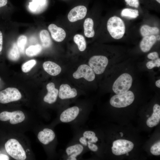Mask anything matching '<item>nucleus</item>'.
<instances>
[{"label":"nucleus","mask_w":160,"mask_h":160,"mask_svg":"<svg viewBox=\"0 0 160 160\" xmlns=\"http://www.w3.org/2000/svg\"><path fill=\"white\" fill-rule=\"evenodd\" d=\"M89 114L88 110L78 106L63 109L59 113V121L71 125L72 128L84 126Z\"/></svg>","instance_id":"nucleus-1"},{"label":"nucleus","mask_w":160,"mask_h":160,"mask_svg":"<svg viewBox=\"0 0 160 160\" xmlns=\"http://www.w3.org/2000/svg\"><path fill=\"white\" fill-rule=\"evenodd\" d=\"M87 152L81 144L72 139L66 146L63 152V160H77L81 159L83 155Z\"/></svg>","instance_id":"nucleus-2"},{"label":"nucleus","mask_w":160,"mask_h":160,"mask_svg":"<svg viewBox=\"0 0 160 160\" xmlns=\"http://www.w3.org/2000/svg\"><path fill=\"white\" fill-rule=\"evenodd\" d=\"M107 30L113 38L119 39L121 38L125 33V27L124 22L119 17L113 16L108 20Z\"/></svg>","instance_id":"nucleus-3"},{"label":"nucleus","mask_w":160,"mask_h":160,"mask_svg":"<svg viewBox=\"0 0 160 160\" xmlns=\"http://www.w3.org/2000/svg\"><path fill=\"white\" fill-rule=\"evenodd\" d=\"M133 78L127 73L120 75L115 81L112 87L113 91L116 94H123L129 90L133 83Z\"/></svg>","instance_id":"nucleus-4"},{"label":"nucleus","mask_w":160,"mask_h":160,"mask_svg":"<svg viewBox=\"0 0 160 160\" xmlns=\"http://www.w3.org/2000/svg\"><path fill=\"white\" fill-rule=\"evenodd\" d=\"M5 147L9 155L17 160H24L26 158L25 152L21 145L16 139H11L5 143Z\"/></svg>","instance_id":"nucleus-5"},{"label":"nucleus","mask_w":160,"mask_h":160,"mask_svg":"<svg viewBox=\"0 0 160 160\" xmlns=\"http://www.w3.org/2000/svg\"><path fill=\"white\" fill-rule=\"evenodd\" d=\"M135 98L133 92L128 90L122 94L114 95L111 98L110 103L111 105L116 108H124L131 104Z\"/></svg>","instance_id":"nucleus-6"},{"label":"nucleus","mask_w":160,"mask_h":160,"mask_svg":"<svg viewBox=\"0 0 160 160\" xmlns=\"http://www.w3.org/2000/svg\"><path fill=\"white\" fill-rule=\"evenodd\" d=\"M108 63V60L103 55H95L89 60V66L92 68L95 73L98 75L102 74L105 71Z\"/></svg>","instance_id":"nucleus-7"},{"label":"nucleus","mask_w":160,"mask_h":160,"mask_svg":"<svg viewBox=\"0 0 160 160\" xmlns=\"http://www.w3.org/2000/svg\"><path fill=\"white\" fill-rule=\"evenodd\" d=\"M134 146L133 143L130 141L124 139L118 140L113 142L112 151L116 155H121L130 151Z\"/></svg>","instance_id":"nucleus-8"},{"label":"nucleus","mask_w":160,"mask_h":160,"mask_svg":"<svg viewBox=\"0 0 160 160\" xmlns=\"http://www.w3.org/2000/svg\"><path fill=\"white\" fill-rule=\"evenodd\" d=\"M22 95L16 88L8 87L0 92V103L5 104L20 100Z\"/></svg>","instance_id":"nucleus-9"},{"label":"nucleus","mask_w":160,"mask_h":160,"mask_svg":"<svg viewBox=\"0 0 160 160\" xmlns=\"http://www.w3.org/2000/svg\"><path fill=\"white\" fill-rule=\"evenodd\" d=\"M73 77L78 79L84 78L89 81H93L95 78V73L92 68L86 64L80 65L73 75Z\"/></svg>","instance_id":"nucleus-10"},{"label":"nucleus","mask_w":160,"mask_h":160,"mask_svg":"<svg viewBox=\"0 0 160 160\" xmlns=\"http://www.w3.org/2000/svg\"><path fill=\"white\" fill-rule=\"evenodd\" d=\"M25 119L24 114L20 111H16L12 112L4 111L0 113L1 121H6L10 120V123L12 124L20 123Z\"/></svg>","instance_id":"nucleus-11"},{"label":"nucleus","mask_w":160,"mask_h":160,"mask_svg":"<svg viewBox=\"0 0 160 160\" xmlns=\"http://www.w3.org/2000/svg\"><path fill=\"white\" fill-rule=\"evenodd\" d=\"M87 12V8L83 5L76 6L72 9L69 12L68 18L71 22L83 19L86 16Z\"/></svg>","instance_id":"nucleus-12"},{"label":"nucleus","mask_w":160,"mask_h":160,"mask_svg":"<svg viewBox=\"0 0 160 160\" xmlns=\"http://www.w3.org/2000/svg\"><path fill=\"white\" fill-rule=\"evenodd\" d=\"M77 92L75 88H71L67 84H62L58 91V96L60 99L63 100H68L75 97Z\"/></svg>","instance_id":"nucleus-13"},{"label":"nucleus","mask_w":160,"mask_h":160,"mask_svg":"<svg viewBox=\"0 0 160 160\" xmlns=\"http://www.w3.org/2000/svg\"><path fill=\"white\" fill-rule=\"evenodd\" d=\"M37 137L41 143L44 145H47L54 140L56 135L52 129L46 128L39 132Z\"/></svg>","instance_id":"nucleus-14"},{"label":"nucleus","mask_w":160,"mask_h":160,"mask_svg":"<svg viewBox=\"0 0 160 160\" xmlns=\"http://www.w3.org/2000/svg\"><path fill=\"white\" fill-rule=\"evenodd\" d=\"M46 88L47 93L44 97V101L49 104L53 103L57 100L58 90L55 88V85L52 82L48 83L47 85Z\"/></svg>","instance_id":"nucleus-15"},{"label":"nucleus","mask_w":160,"mask_h":160,"mask_svg":"<svg viewBox=\"0 0 160 160\" xmlns=\"http://www.w3.org/2000/svg\"><path fill=\"white\" fill-rule=\"evenodd\" d=\"M48 29L52 38L55 41L60 42L65 39L66 34L64 30L53 24L49 25Z\"/></svg>","instance_id":"nucleus-16"},{"label":"nucleus","mask_w":160,"mask_h":160,"mask_svg":"<svg viewBox=\"0 0 160 160\" xmlns=\"http://www.w3.org/2000/svg\"><path fill=\"white\" fill-rule=\"evenodd\" d=\"M157 40L156 37L154 35L143 37L140 44L141 50L144 52L149 51L156 43Z\"/></svg>","instance_id":"nucleus-17"},{"label":"nucleus","mask_w":160,"mask_h":160,"mask_svg":"<svg viewBox=\"0 0 160 160\" xmlns=\"http://www.w3.org/2000/svg\"><path fill=\"white\" fill-rule=\"evenodd\" d=\"M153 112L151 116L146 121V124L150 127L156 126L160 120V106L157 104H155L153 108Z\"/></svg>","instance_id":"nucleus-18"},{"label":"nucleus","mask_w":160,"mask_h":160,"mask_svg":"<svg viewBox=\"0 0 160 160\" xmlns=\"http://www.w3.org/2000/svg\"><path fill=\"white\" fill-rule=\"evenodd\" d=\"M44 70L48 74L52 76H56L61 72V67L55 63L51 61L44 62L43 64Z\"/></svg>","instance_id":"nucleus-19"},{"label":"nucleus","mask_w":160,"mask_h":160,"mask_svg":"<svg viewBox=\"0 0 160 160\" xmlns=\"http://www.w3.org/2000/svg\"><path fill=\"white\" fill-rule=\"evenodd\" d=\"M94 22L90 18H86L84 22L83 27L85 36L88 38L93 37L95 32L93 29Z\"/></svg>","instance_id":"nucleus-20"},{"label":"nucleus","mask_w":160,"mask_h":160,"mask_svg":"<svg viewBox=\"0 0 160 160\" xmlns=\"http://www.w3.org/2000/svg\"><path fill=\"white\" fill-rule=\"evenodd\" d=\"M140 31L142 36L144 37L158 34L159 30L156 27H152L145 25L141 26Z\"/></svg>","instance_id":"nucleus-21"},{"label":"nucleus","mask_w":160,"mask_h":160,"mask_svg":"<svg viewBox=\"0 0 160 160\" xmlns=\"http://www.w3.org/2000/svg\"><path fill=\"white\" fill-rule=\"evenodd\" d=\"M39 35L42 46L46 48L50 47L52 42L48 31L46 30H43L40 32Z\"/></svg>","instance_id":"nucleus-22"},{"label":"nucleus","mask_w":160,"mask_h":160,"mask_svg":"<svg viewBox=\"0 0 160 160\" xmlns=\"http://www.w3.org/2000/svg\"><path fill=\"white\" fill-rule=\"evenodd\" d=\"M7 56L9 59L12 61H17L19 59L20 52L16 43L13 44L8 52Z\"/></svg>","instance_id":"nucleus-23"},{"label":"nucleus","mask_w":160,"mask_h":160,"mask_svg":"<svg viewBox=\"0 0 160 160\" xmlns=\"http://www.w3.org/2000/svg\"><path fill=\"white\" fill-rule=\"evenodd\" d=\"M74 42L77 45L79 50L83 51L86 47V43L84 37L81 35L77 34L73 37Z\"/></svg>","instance_id":"nucleus-24"},{"label":"nucleus","mask_w":160,"mask_h":160,"mask_svg":"<svg viewBox=\"0 0 160 160\" xmlns=\"http://www.w3.org/2000/svg\"><path fill=\"white\" fill-rule=\"evenodd\" d=\"M121 15L122 17L130 19L135 18L138 16L139 12L136 9L126 8L121 11Z\"/></svg>","instance_id":"nucleus-25"},{"label":"nucleus","mask_w":160,"mask_h":160,"mask_svg":"<svg viewBox=\"0 0 160 160\" xmlns=\"http://www.w3.org/2000/svg\"><path fill=\"white\" fill-rule=\"evenodd\" d=\"M32 2L29 3V5L30 10L33 12H37L44 6L45 0H32Z\"/></svg>","instance_id":"nucleus-26"},{"label":"nucleus","mask_w":160,"mask_h":160,"mask_svg":"<svg viewBox=\"0 0 160 160\" xmlns=\"http://www.w3.org/2000/svg\"><path fill=\"white\" fill-rule=\"evenodd\" d=\"M42 47L39 44L31 45L25 50L26 55L29 57H33L39 54L41 51Z\"/></svg>","instance_id":"nucleus-27"},{"label":"nucleus","mask_w":160,"mask_h":160,"mask_svg":"<svg viewBox=\"0 0 160 160\" xmlns=\"http://www.w3.org/2000/svg\"><path fill=\"white\" fill-rule=\"evenodd\" d=\"M27 41V37L24 35L20 36L18 38L17 45L20 52L24 54L25 45Z\"/></svg>","instance_id":"nucleus-28"},{"label":"nucleus","mask_w":160,"mask_h":160,"mask_svg":"<svg viewBox=\"0 0 160 160\" xmlns=\"http://www.w3.org/2000/svg\"><path fill=\"white\" fill-rule=\"evenodd\" d=\"M36 61L34 60H29L23 64L21 69L24 73H27L35 65Z\"/></svg>","instance_id":"nucleus-29"},{"label":"nucleus","mask_w":160,"mask_h":160,"mask_svg":"<svg viewBox=\"0 0 160 160\" xmlns=\"http://www.w3.org/2000/svg\"><path fill=\"white\" fill-rule=\"evenodd\" d=\"M146 66L149 69H151L155 67L159 68L160 67V59L159 58L154 60H151L147 62Z\"/></svg>","instance_id":"nucleus-30"},{"label":"nucleus","mask_w":160,"mask_h":160,"mask_svg":"<svg viewBox=\"0 0 160 160\" xmlns=\"http://www.w3.org/2000/svg\"><path fill=\"white\" fill-rule=\"evenodd\" d=\"M150 151L153 155L158 156L160 155V142L159 141L154 144L151 147Z\"/></svg>","instance_id":"nucleus-31"},{"label":"nucleus","mask_w":160,"mask_h":160,"mask_svg":"<svg viewBox=\"0 0 160 160\" xmlns=\"http://www.w3.org/2000/svg\"><path fill=\"white\" fill-rule=\"evenodd\" d=\"M127 4L130 6L138 8L140 4L139 0H124Z\"/></svg>","instance_id":"nucleus-32"},{"label":"nucleus","mask_w":160,"mask_h":160,"mask_svg":"<svg viewBox=\"0 0 160 160\" xmlns=\"http://www.w3.org/2000/svg\"><path fill=\"white\" fill-rule=\"evenodd\" d=\"M147 58L151 60H154L159 58V55L156 52H154L148 54L147 56Z\"/></svg>","instance_id":"nucleus-33"},{"label":"nucleus","mask_w":160,"mask_h":160,"mask_svg":"<svg viewBox=\"0 0 160 160\" xmlns=\"http://www.w3.org/2000/svg\"><path fill=\"white\" fill-rule=\"evenodd\" d=\"M9 157L6 155L0 153V160H9Z\"/></svg>","instance_id":"nucleus-34"},{"label":"nucleus","mask_w":160,"mask_h":160,"mask_svg":"<svg viewBox=\"0 0 160 160\" xmlns=\"http://www.w3.org/2000/svg\"><path fill=\"white\" fill-rule=\"evenodd\" d=\"M3 36L1 32L0 31V52L2 49Z\"/></svg>","instance_id":"nucleus-35"},{"label":"nucleus","mask_w":160,"mask_h":160,"mask_svg":"<svg viewBox=\"0 0 160 160\" xmlns=\"http://www.w3.org/2000/svg\"><path fill=\"white\" fill-rule=\"evenodd\" d=\"M7 2V0H0V7L5 6Z\"/></svg>","instance_id":"nucleus-36"},{"label":"nucleus","mask_w":160,"mask_h":160,"mask_svg":"<svg viewBox=\"0 0 160 160\" xmlns=\"http://www.w3.org/2000/svg\"><path fill=\"white\" fill-rule=\"evenodd\" d=\"M155 84L156 86L159 88H160V79L156 80L155 83Z\"/></svg>","instance_id":"nucleus-37"},{"label":"nucleus","mask_w":160,"mask_h":160,"mask_svg":"<svg viewBox=\"0 0 160 160\" xmlns=\"http://www.w3.org/2000/svg\"><path fill=\"white\" fill-rule=\"evenodd\" d=\"M120 134L121 136V137H122L123 135V133L120 132Z\"/></svg>","instance_id":"nucleus-38"},{"label":"nucleus","mask_w":160,"mask_h":160,"mask_svg":"<svg viewBox=\"0 0 160 160\" xmlns=\"http://www.w3.org/2000/svg\"><path fill=\"white\" fill-rule=\"evenodd\" d=\"M159 4L160 3V0H155Z\"/></svg>","instance_id":"nucleus-39"}]
</instances>
